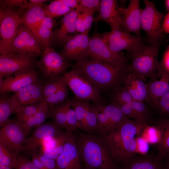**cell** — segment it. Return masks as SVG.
Instances as JSON below:
<instances>
[{
	"label": "cell",
	"mask_w": 169,
	"mask_h": 169,
	"mask_svg": "<svg viewBox=\"0 0 169 169\" xmlns=\"http://www.w3.org/2000/svg\"><path fill=\"white\" fill-rule=\"evenodd\" d=\"M88 54L90 60L108 63L123 70H127L129 64L127 58L111 51L105 39L98 33L90 37Z\"/></svg>",
	"instance_id": "5b68a950"
},
{
	"label": "cell",
	"mask_w": 169,
	"mask_h": 169,
	"mask_svg": "<svg viewBox=\"0 0 169 169\" xmlns=\"http://www.w3.org/2000/svg\"><path fill=\"white\" fill-rule=\"evenodd\" d=\"M64 129L70 133L78 132L77 116L74 109L70 108L67 112Z\"/></svg>",
	"instance_id": "ab89813d"
},
{
	"label": "cell",
	"mask_w": 169,
	"mask_h": 169,
	"mask_svg": "<svg viewBox=\"0 0 169 169\" xmlns=\"http://www.w3.org/2000/svg\"><path fill=\"white\" fill-rule=\"evenodd\" d=\"M15 169H39L25 156L20 153L17 156Z\"/></svg>",
	"instance_id": "b9f144b4"
},
{
	"label": "cell",
	"mask_w": 169,
	"mask_h": 169,
	"mask_svg": "<svg viewBox=\"0 0 169 169\" xmlns=\"http://www.w3.org/2000/svg\"><path fill=\"white\" fill-rule=\"evenodd\" d=\"M145 7L141 15V28L145 31L149 45L159 47L165 39L162 25L165 14L159 12L154 2L144 0Z\"/></svg>",
	"instance_id": "277c9868"
},
{
	"label": "cell",
	"mask_w": 169,
	"mask_h": 169,
	"mask_svg": "<svg viewBox=\"0 0 169 169\" xmlns=\"http://www.w3.org/2000/svg\"><path fill=\"white\" fill-rule=\"evenodd\" d=\"M147 101L151 105L169 92V71L162 64L146 83Z\"/></svg>",
	"instance_id": "e0dca14e"
},
{
	"label": "cell",
	"mask_w": 169,
	"mask_h": 169,
	"mask_svg": "<svg viewBox=\"0 0 169 169\" xmlns=\"http://www.w3.org/2000/svg\"><path fill=\"white\" fill-rule=\"evenodd\" d=\"M44 9L46 16L52 19L55 17L65 15L71 11L61 0L52 1Z\"/></svg>",
	"instance_id": "d6a6232c"
},
{
	"label": "cell",
	"mask_w": 169,
	"mask_h": 169,
	"mask_svg": "<svg viewBox=\"0 0 169 169\" xmlns=\"http://www.w3.org/2000/svg\"><path fill=\"white\" fill-rule=\"evenodd\" d=\"M15 110L12 104L10 97L5 94H1L0 97V126H3L8 121L9 117Z\"/></svg>",
	"instance_id": "836d02e7"
},
{
	"label": "cell",
	"mask_w": 169,
	"mask_h": 169,
	"mask_svg": "<svg viewBox=\"0 0 169 169\" xmlns=\"http://www.w3.org/2000/svg\"><path fill=\"white\" fill-rule=\"evenodd\" d=\"M166 161V163L163 166H162V169H169V159Z\"/></svg>",
	"instance_id": "680465c9"
},
{
	"label": "cell",
	"mask_w": 169,
	"mask_h": 169,
	"mask_svg": "<svg viewBox=\"0 0 169 169\" xmlns=\"http://www.w3.org/2000/svg\"><path fill=\"white\" fill-rule=\"evenodd\" d=\"M151 106L155 110L169 118V92Z\"/></svg>",
	"instance_id": "60d3db41"
},
{
	"label": "cell",
	"mask_w": 169,
	"mask_h": 169,
	"mask_svg": "<svg viewBox=\"0 0 169 169\" xmlns=\"http://www.w3.org/2000/svg\"><path fill=\"white\" fill-rule=\"evenodd\" d=\"M54 122L43 123L34 128L33 131L26 138L21 152L26 155H32L38 152V147L45 139L60 136L64 132Z\"/></svg>",
	"instance_id": "4fadbf2b"
},
{
	"label": "cell",
	"mask_w": 169,
	"mask_h": 169,
	"mask_svg": "<svg viewBox=\"0 0 169 169\" xmlns=\"http://www.w3.org/2000/svg\"><path fill=\"white\" fill-rule=\"evenodd\" d=\"M44 85L38 78L35 82L14 93L10 99L15 112L23 107L44 101Z\"/></svg>",
	"instance_id": "2e32d148"
},
{
	"label": "cell",
	"mask_w": 169,
	"mask_h": 169,
	"mask_svg": "<svg viewBox=\"0 0 169 169\" xmlns=\"http://www.w3.org/2000/svg\"><path fill=\"white\" fill-rule=\"evenodd\" d=\"M79 13L76 9L71 11L63 18L60 28L53 32L51 42L58 46L63 45L76 32L75 21Z\"/></svg>",
	"instance_id": "603a6c76"
},
{
	"label": "cell",
	"mask_w": 169,
	"mask_h": 169,
	"mask_svg": "<svg viewBox=\"0 0 169 169\" xmlns=\"http://www.w3.org/2000/svg\"><path fill=\"white\" fill-rule=\"evenodd\" d=\"M36 124L34 115L22 123V126L27 136L28 135L31 129L35 127Z\"/></svg>",
	"instance_id": "681fc988"
},
{
	"label": "cell",
	"mask_w": 169,
	"mask_h": 169,
	"mask_svg": "<svg viewBox=\"0 0 169 169\" xmlns=\"http://www.w3.org/2000/svg\"><path fill=\"white\" fill-rule=\"evenodd\" d=\"M61 1L69 8L72 9L76 8L80 2V0H61Z\"/></svg>",
	"instance_id": "db71d44e"
},
{
	"label": "cell",
	"mask_w": 169,
	"mask_h": 169,
	"mask_svg": "<svg viewBox=\"0 0 169 169\" xmlns=\"http://www.w3.org/2000/svg\"><path fill=\"white\" fill-rule=\"evenodd\" d=\"M69 91L66 81L54 93L46 98L44 101L49 109H53L64 102L68 99Z\"/></svg>",
	"instance_id": "1f68e13d"
},
{
	"label": "cell",
	"mask_w": 169,
	"mask_h": 169,
	"mask_svg": "<svg viewBox=\"0 0 169 169\" xmlns=\"http://www.w3.org/2000/svg\"><path fill=\"white\" fill-rule=\"evenodd\" d=\"M159 48L142 44L128 52L131 60L127 73L133 74L146 79L150 78L161 67L162 63L158 59Z\"/></svg>",
	"instance_id": "3957f363"
},
{
	"label": "cell",
	"mask_w": 169,
	"mask_h": 169,
	"mask_svg": "<svg viewBox=\"0 0 169 169\" xmlns=\"http://www.w3.org/2000/svg\"><path fill=\"white\" fill-rule=\"evenodd\" d=\"M92 106L97 118L96 133L101 136L112 132L128 117L113 103L108 105L94 104Z\"/></svg>",
	"instance_id": "52a82bcc"
},
{
	"label": "cell",
	"mask_w": 169,
	"mask_h": 169,
	"mask_svg": "<svg viewBox=\"0 0 169 169\" xmlns=\"http://www.w3.org/2000/svg\"><path fill=\"white\" fill-rule=\"evenodd\" d=\"M101 35L112 51L118 53L123 50L128 52L134 47L143 44L141 38L132 35L119 29L111 30L102 34Z\"/></svg>",
	"instance_id": "ac0fdd59"
},
{
	"label": "cell",
	"mask_w": 169,
	"mask_h": 169,
	"mask_svg": "<svg viewBox=\"0 0 169 169\" xmlns=\"http://www.w3.org/2000/svg\"><path fill=\"white\" fill-rule=\"evenodd\" d=\"M1 7L12 8L17 6L22 9L28 8V3L23 0H3L0 1Z\"/></svg>",
	"instance_id": "bcb514c9"
},
{
	"label": "cell",
	"mask_w": 169,
	"mask_h": 169,
	"mask_svg": "<svg viewBox=\"0 0 169 169\" xmlns=\"http://www.w3.org/2000/svg\"><path fill=\"white\" fill-rule=\"evenodd\" d=\"M121 164L117 169H162L161 162L155 157L146 156L135 155Z\"/></svg>",
	"instance_id": "4316f807"
},
{
	"label": "cell",
	"mask_w": 169,
	"mask_h": 169,
	"mask_svg": "<svg viewBox=\"0 0 169 169\" xmlns=\"http://www.w3.org/2000/svg\"><path fill=\"white\" fill-rule=\"evenodd\" d=\"M17 156L0 144V162L11 168L15 169Z\"/></svg>",
	"instance_id": "74e56055"
},
{
	"label": "cell",
	"mask_w": 169,
	"mask_h": 169,
	"mask_svg": "<svg viewBox=\"0 0 169 169\" xmlns=\"http://www.w3.org/2000/svg\"><path fill=\"white\" fill-rule=\"evenodd\" d=\"M45 16L44 8L42 6L28 8L22 14V24L34 33Z\"/></svg>",
	"instance_id": "f1b7e54d"
},
{
	"label": "cell",
	"mask_w": 169,
	"mask_h": 169,
	"mask_svg": "<svg viewBox=\"0 0 169 169\" xmlns=\"http://www.w3.org/2000/svg\"><path fill=\"white\" fill-rule=\"evenodd\" d=\"M72 134L84 169H117L102 137L85 132Z\"/></svg>",
	"instance_id": "7a4b0ae2"
},
{
	"label": "cell",
	"mask_w": 169,
	"mask_h": 169,
	"mask_svg": "<svg viewBox=\"0 0 169 169\" xmlns=\"http://www.w3.org/2000/svg\"><path fill=\"white\" fill-rule=\"evenodd\" d=\"M48 1L47 0H30L28 3V8L35 6H42L44 2Z\"/></svg>",
	"instance_id": "9f6ffc18"
},
{
	"label": "cell",
	"mask_w": 169,
	"mask_h": 169,
	"mask_svg": "<svg viewBox=\"0 0 169 169\" xmlns=\"http://www.w3.org/2000/svg\"><path fill=\"white\" fill-rule=\"evenodd\" d=\"M147 126V123L131 120L127 117L118 127L122 149V161H125L137 152V140Z\"/></svg>",
	"instance_id": "ba28073f"
},
{
	"label": "cell",
	"mask_w": 169,
	"mask_h": 169,
	"mask_svg": "<svg viewBox=\"0 0 169 169\" xmlns=\"http://www.w3.org/2000/svg\"><path fill=\"white\" fill-rule=\"evenodd\" d=\"M37 155L40 161L48 169H57L56 160L46 157L39 151L37 152Z\"/></svg>",
	"instance_id": "7dc6e473"
},
{
	"label": "cell",
	"mask_w": 169,
	"mask_h": 169,
	"mask_svg": "<svg viewBox=\"0 0 169 169\" xmlns=\"http://www.w3.org/2000/svg\"><path fill=\"white\" fill-rule=\"evenodd\" d=\"M75 110L78 120V128L85 132L93 134L97 128L96 115L92 105L89 103L72 100L71 106Z\"/></svg>",
	"instance_id": "d6986e66"
},
{
	"label": "cell",
	"mask_w": 169,
	"mask_h": 169,
	"mask_svg": "<svg viewBox=\"0 0 169 169\" xmlns=\"http://www.w3.org/2000/svg\"><path fill=\"white\" fill-rule=\"evenodd\" d=\"M56 161L57 169H81L82 162L72 133L65 142L63 151Z\"/></svg>",
	"instance_id": "44dd1931"
},
{
	"label": "cell",
	"mask_w": 169,
	"mask_h": 169,
	"mask_svg": "<svg viewBox=\"0 0 169 169\" xmlns=\"http://www.w3.org/2000/svg\"><path fill=\"white\" fill-rule=\"evenodd\" d=\"M38 72L33 69L26 73L5 78L4 84L0 87V94L16 92L36 81Z\"/></svg>",
	"instance_id": "cb8c5ba5"
},
{
	"label": "cell",
	"mask_w": 169,
	"mask_h": 169,
	"mask_svg": "<svg viewBox=\"0 0 169 169\" xmlns=\"http://www.w3.org/2000/svg\"><path fill=\"white\" fill-rule=\"evenodd\" d=\"M45 103L44 101L23 107L16 111L17 119L22 123L35 114L38 110Z\"/></svg>",
	"instance_id": "e575fe53"
},
{
	"label": "cell",
	"mask_w": 169,
	"mask_h": 169,
	"mask_svg": "<svg viewBox=\"0 0 169 169\" xmlns=\"http://www.w3.org/2000/svg\"><path fill=\"white\" fill-rule=\"evenodd\" d=\"M122 111L128 117L134 120L147 123L150 114L147 106L143 102L133 100L120 107Z\"/></svg>",
	"instance_id": "83f0119b"
},
{
	"label": "cell",
	"mask_w": 169,
	"mask_h": 169,
	"mask_svg": "<svg viewBox=\"0 0 169 169\" xmlns=\"http://www.w3.org/2000/svg\"><path fill=\"white\" fill-rule=\"evenodd\" d=\"M142 9L140 8V1L131 0L128 7L124 9L123 13V22L120 29L129 33H135L136 36L141 38V15Z\"/></svg>",
	"instance_id": "ffe728a7"
},
{
	"label": "cell",
	"mask_w": 169,
	"mask_h": 169,
	"mask_svg": "<svg viewBox=\"0 0 169 169\" xmlns=\"http://www.w3.org/2000/svg\"><path fill=\"white\" fill-rule=\"evenodd\" d=\"M89 32L75 34L63 45L61 54L68 61L88 60V47L90 37Z\"/></svg>",
	"instance_id": "9a60e30c"
},
{
	"label": "cell",
	"mask_w": 169,
	"mask_h": 169,
	"mask_svg": "<svg viewBox=\"0 0 169 169\" xmlns=\"http://www.w3.org/2000/svg\"><path fill=\"white\" fill-rule=\"evenodd\" d=\"M53 19L45 16L34 34L38 39L42 47H49L53 36Z\"/></svg>",
	"instance_id": "4dcf8cb0"
},
{
	"label": "cell",
	"mask_w": 169,
	"mask_h": 169,
	"mask_svg": "<svg viewBox=\"0 0 169 169\" xmlns=\"http://www.w3.org/2000/svg\"><path fill=\"white\" fill-rule=\"evenodd\" d=\"M72 69L90 83L100 92L115 90L123 84L127 70L109 64L87 60L76 61Z\"/></svg>",
	"instance_id": "6da1fadb"
},
{
	"label": "cell",
	"mask_w": 169,
	"mask_h": 169,
	"mask_svg": "<svg viewBox=\"0 0 169 169\" xmlns=\"http://www.w3.org/2000/svg\"><path fill=\"white\" fill-rule=\"evenodd\" d=\"M82 14L84 21L86 31L89 32L94 18H93V12L89 11L84 12Z\"/></svg>",
	"instance_id": "f907efd6"
},
{
	"label": "cell",
	"mask_w": 169,
	"mask_h": 169,
	"mask_svg": "<svg viewBox=\"0 0 169 169\" xmlns=\"http://www.w3.org/2000/svg\"><path fill=\"white\" fill-rule=\"evenodd\" d=\"M71 66L61 54L49 47L44 49L40 59L35 64L47 81L59 77Z\"/></svg>",
	"instance_id": "9c48e42d"
},
{
	"label": "cell",
	"mask_w": 169,
	"mask_h": 169,
	"mask_svg": "<svg viewBox=\"0 0 169 169\" xmlns=\"http://www.w3.org/2000/svg\"><path fill=\"white\" fill-rule=\"evenodd\" d=\"M27 136L21 123L9 119L0 130V144L18 156Z\"/></svg>",
	"instance_id": "5bb4252c"
},
{
	"label": "cell",
	"mask_w": 169,
	"mask_h": 169,
	"mask_svg": "<svg viewBox=\"0 0 169 169\" xmlns=\"http://www.w3.org/2000/svg\"><path fill=\"white\" fill-rule=\"evenodd\" d=\"M0 78V87H1L4 83L5 79Z\"/></svg>",
	"instance_id": "91938a15"
},
{
	"label": "cell",
	"mask_w": 169,
	"mask_h": 169,
	"mask_svg": "<svg viewBox=\"0 0 169 169\" xmlns=\"http://www.w3.org/2000/svg\"><path fill=\"white\" fill-rule=\"evenodd\" d=\"M20 13L12 8L1 7L0 10V53L8 48L22 24Z\"/></svg>",
	"instance_id": "7c38bea8"
},
{
	"label": "cell",
	"mask_w": 169,
	"mask_h": 169,
	"mask_svg": "<svg viewBox=\"0 0 169 169\" xmlns=\"http://www.w3.org/2000/svg\"><path fill=\"white\" fill-rule=\"evenodd\" d=\"M49 107L45 102L37 111L34 115L36 124L34 128H35L41 125L44 122L47 118V114L49 109Z\"/></svg>",
	"instance_id": "ee69618b"
},
{
	"label": "cell",
	"mask_w": 169,
	"mask_h": 169,
	"mask_svg": "<svg viewBox=\"0 0 169 169\" xmlns=\"http://www.w3.org/2000/svg\"><path fill=\"white\" fill-rule=\"evenodd\" d=\"M66 84L73 92L75 100L95 104H105L100 92L89 81L73 69L63 73Z\"/></svg>",
	"instance_id": "8992f818"
},
{
	"label": "cell",
	"mask_w": 169,
	"mask_h": 169,
	"mask_svg": "<svg viewBox=\"0 0 169 169\" xmlns=\"http://www.w3.org/2000/svg\"><path fill=\"white\" fill-rule=\"evenodd\" d=\"M147 137L146 139L148 143H158L159 140V136L158 130L156 127L147 126L145 129Z\"/></svg>",
	"instance_id": "f6af8a7d"
},
{
	"label": "cell",
	"mask_w": 169,
	"mask_h": 169,
	"mask_svg": "<svg viewBox=\"0 0 169 169\" xmlns=\"http://www.w3.org/2000/svg\"><path fill=\"white\" fill-rule=\"evenodd\" d=\"M145 80L135 74L127 73L123 84L134 100L143 102L147 100V95Z\"/></svg>",
	"instance_id": "d4e9b609"
},
{
	"label": "cell",
	"mask_w": 169,
	"mask_h": 169,
	"mask_svg": "<svg viewBox=\"0 0 169 169\" xmlns=\"http://www.w3.org/2000/svg\"><path fill=\"white\" fill-rule=\"evenodd\" d=\"M134 100L131 94L124 87L115 90L112 96V102L118 106L128 104Z\"/></svg>",
	"instance_id": "d590c367"
},
{
	"label": "cell",
	"mask_w": 169,
	"mask_h": 169,
	"mask_svg": "<svg viewBox=\"0 0 169 169\" xmlns=\"http://www.w3.org/2000/svg\"><path fill=\"white\" fill-rule=\"evenodd\" d=\"M64 142L51 149H46L41 147L39 151L46 157L56 160L63 151Z\"/></svg>",
	"instance_id": "7bdbcfd3"
},
{
	"label": "cell",
	"mask_w": 169,
	"mask_h": 169,
	"mask_svg": "<svg viewBox=\"0 0 169 169\" xmlns=\"http://www.w3.org/2000/svg\"><path fill=\"white\" fill-rule=\"evenodd\" d=\"M158 131L159 140L157 143V153L155 157L159 162L169 159V118L159 121L156 127Z\"/></svg>",
	"instance_id": "484cf974"
},
{
	"label": "cell",
	"mask_w": 169,
	"mask_h": 169,
	"mask_svg": "<svg viewBox=\"0 0 169 169\" xmlns=\"http://www.w3.org/2000/svg\"><path fill=\"white\" fill-rule=\"evenodd\" d=\"M31 156V161L39 169H48L39 158L37 152L33 154Z\"/></svg>",
	"instance_id": "f5cc1de1"
},
{
	"label": "cell",
	"mask_w": 169,
	"mask_h": 169,
	"mask_svg": "<svg viewBox=\"0 0 169 169\" xmlns=\"http://www.w3.org/2000/svg\"><path fill=\"white\" fill-rule=\"evenodd\" d=\"M75 24L77 32L81 33L86 31L84 17L82 13H79L78 14Z\"/></svg>",
	"instance_id": "816d5d0a"
},
{
	"label": "cell",
	"mask_w": 169,
	"mask_h": 169,
	"mask_svg": "<svg viewBox=\"0 0 169 169\" xmlns=\"http://www.w3.org/2000/svg\"><path fill=\"white\" fill-rule=\"evenodd\" d=\"M41 47L38 39L33 33L20 24L15 37L2 54L26 53L36 57L41 55Z\"/></svg>",
	"instance_id": "8fae6325"
},
{
	"label": "cell",
	"mask_w": 169,
	"mask_h": 169,
	"mask_svg": "<svg viewBox=\"0 0 169 169\" xmlns=\"http://www.w3.org/2000/svg\"><path fill=\"white\" fill-rule=\"evenodd\" d=\"M36 59L26 53L1 54L0 78L15 76L35 69Z\"/></svg>",
	"instance_id": "30bf717a"
},
{
	"label": "cell",
	"mask_w": 169,
	"mask_h": 169,
	"mask_svg": "<svg viewBox=\"0 0 169 169\" xmlns=\"http://www.w3.org/2000/svg\"><path fill=\"white\" fill-rule=\"evenodd\" d=\"M72 104V100L68 99L64 103L53 109H49L47 118L51 119L61 128L64 129L67 113Z\"/></svg>",
	"instance_id": "f546056e"
},
{
	"label": "cell",
	"mask_w": 169,
	"mask_h": 169,
	"mask_svg": "<svg viewBox=\"0 0 169 169\" xmlns=\"http://www.w3.org/2000/svg\"><path fill=\"white\" fill-rule=\"evenodd\" d=\"M166 6L169 11V0H167L165 1Z\"/></svg>",
	"instance_id": "94428289"
},
{
	"label": "cell",
	"mask_w": 169,
	"mask_h": 169,
	"mask_svg": "<svg viewBox=\"0 0 169 169\" xmlns=\"http://www.w3.org/2000/svg\"><path fill=\"white\" fill-rule=\"evenodd\" d=\"M0 169H13L0 162Z\"/></svg>",
	"instance_id": "6f0895ef"
},
{
	"label": "cell",
	"mask_w": 169,
	"mask_h": 169,
	"mask_svg": "<svg viewBox=\"0 0 169 169\" xmlns=\"http://www.w3.org/2000/svg\"><path fill=\"white\" fill-rule=\"evenodd\" d=\"M124 9L119 7L116 0H101L99 15L94 20L106 22L111 30L120 29L123 22Z\"/></svg>",
	"instance_id": "7402d4cb"
},
{
	"label": "cell",
	"mask_w": 169,
	"mask_h": 169,
	"mask_svg": "<svg viewBox=\"0 0 169 169\" xmlns=\"http://www.w3.org/2000/svg\"><path fill=\"white\" fill-rule=\"evenodd\" d=\"M65 82L63 74L59 77L47 81L44 84L43 96L44 100L50 95L55 92Z\"/></svg>",
	"instance_id": "8d00e7d4"
},
{
	"label": "cell",
	"mask_w": 169,
	"mask_h": 169,
	"mask_svg": "<svg viewBox=\"0 0 169 169\" xmlns=\"http://www.w3.org/2000/svg\"><path fill=\"white\" fill-rule=\"evenodd\" d=\"M148 142L142 137L140 136L137 140V152L145 154L148 151Z\"/></svg>",
	"instance_id": "c3c4849f"
},
{
	"label": "cell",
	"mask_w": 169,
	"mask_h": 169,
	"mask_svg": "<svg viewBox=\"0 0 169 169\" xmlns=\"http://www.w3.org/2000/svg\"><path fill=\"white\" fill-rule=\"evenodd\" d=\"M100 5V0H81L75 9L79 13L85 11L94 13L97 11L99 10Z\"/></svg>",
	"instance_id": "f35d334b"
},
{
	"label": "cell",
	"mask_w": 169,
	"mask_h": 169,
	"mask_svg": "<svg viewBox=\"0 0 169 169\" xmlns=\"http://www.w3.org/2000/svg\"><path fill=\"white\" fill-rule=\"evenodd\" d=\"M162 29L163 31L166 33H169V12L164 17Z\"/></svg>",
	"instance_id": "11a10c76"
}]
</instances>
